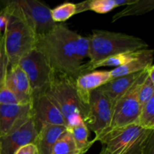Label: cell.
<instances>
[{
	"mask_svg": "<svg viewBox=\"0 0 154 154\" xmlns=\"http://www.w3.org/2000/svg\"><path fill=\"white\" fill-rule=\"evenodd\" d=\"M154 9V0H134L132 3L112 17V22H115L120 18L131 16H139L151 11Z\"/></svg>",
	"mask_w": 154,
	"mask_h": 154,
	"instance_id": "obj_18",
	"label": "cell"
},
{
	"mask_svg": "<svg viewBox=\"0 0 154 154\" xmlns=\"http://www.w3.org/2000/svg\"><path fill=\"white\" fill-rule=\"evenodd\" d=\"M31 115L37 131L47 125L66 126L61 111L45 92L32 96Z\"/></svg>",
	"mask_w": 154,
	"mask_h": 154,
	"instance_id": "obj_10",
	"label": "cell"
},
{
	"mask_svg": "<svg viewBox=\"0 0 154 154\" xmlns=\"http://www.w3.org/2000/svg\"><path fill=\"white\" fill-rule=\"evenodd\" d=\"M5 84L17 96L21 104L31 103L32 91L28 78L18 64L9 65Z\"/></svg>",
	"mask_w": 154,
	"mask_h": 154,
	"instance_id": "obj_13",
	"label": "cell"
},
{
	"mask_svg": "<svg viewBox=\"0 0 154 154\" xmlns=\"http://www.w3.org/2000/svg\"><path fill=\"white\" fill-rule=\"evenodd\" d=\"M133 1L134 0H90L89 11L103 14L109 13L116 8L127 5Z\"/></svg>",
	"mask_w": 154,
	"mask_h": 154,
	"instance_id": "obj_20",
	"label": "cell"
},
{
	"mask_svg": "<svg viewBox=\"0 0 154 154\" xmlns=\"http://www.w3.org/2000/svg\"><path fill=\"white\" fill-rule=\"evenodd\" d=\"M154 130L145 129L135 123L112 129L98 141L107 154H124L147 141Z\"/></svg>",
	"mask_w": 154,
	"mask_h": 154,
	"instance_id": "obj_6",
	"label": "cell"
},
{
	"mask_svg": "<svg viewBox=\"0 0 154 154\" xmlns=\"http://www.w3.org/2000/svg\"><path fill=\"white\" fill-rule=\"evenodd\" d=\"M45 93L61 111L67 129L86 120L88 108L78 96L74 78L54 72Z\"/></svg>",
	"mask_w": 154,
	"mask_h": 154,
	"instance_id": "obj_3",
	"label": "cell"
},
{
	"mask_svg": "<svg viewBox=\"0 0 154 154\" xmlns=\"http://www.w3.org/2000/svg\"><path fill=\"white\" fill-rule=\"evenodd\" d=\"M35 48L42 53L54 72L76 79L88 58L89 39L57 23L48 33L37 36Z\"/></svg>",
	"mask_w": 154,
	"mask_h": 154,
	"instance_id": "obj_1",
	"label": "cell"
},
{
	"mask_svg": "<svg viewBox=\"0 0 154 154\" xmlns=\"http://www.w3.org/2000/svg\"><path fill=\"white\" fill-rule=\"evenodd\" d=\"M2 35V33H0V78L2 76L3 74L6 72L9 66L7 58L5 55L4 49H3Z\"/></svg>",
	"mask_w": 154,
	"mask_h": 154,
	"instance_id": "obj_26",
	"label": "cell"
},
{
	"mask_svg": "<svg viewBox=\"0 0 154 154\" xmlns=\"http://www.w3.org/2000/svg\"><path fill=\"white\" fill-rule=\"evenodd\" d=\"M88 63H95L111 56L147 49L145 41L136 36L108 30L93 29L88 37Z\"/></svg>",
	"mask_w": 154,
	"mask_h": 154,
	"instance_id": "obj_2",
	"label": "cell"
},
{
	"mask_svg": "<svg viewBox=\"0 0 154 154\" xmlns=\"http://www.w3.org/2000/svg\"><path fill=\"white\" fill-rule=\"evenodd\" d=\"M153 59L154 51L153 49L147 48L142 50L140 55L132 61L110 71L111 78H118L146 70L153 65Z\"/></svg>",
	"mask_w": 154,
	"mask_h": 154,
	"instance_id": "obj_17",
	"label": "cell"
},
{
	"mask_svg": "<svg viewBox=\"0 0 154 154\" xmlns=\"http://www.w3.org/2000/svg\"><path fill=\"white\" fill-rule=\"evenodd\" d=\"M99 154H107V153L105 151V150H103V149H102V151L100 152V153H99Z\"/></svg>",
	"mask_w": 154,
	"mask_h": 154,
	"instance_id": "obj_30",
	"label": "cell"
},
{
	"mask_svg": "<svg viewBox=\"0 0 154 154\" xmlns=\"http://www.w3.org/2000/svg\"><path fill=\"white\" fill-rule=\"evenodd\" d=\"M147 69L135 81V84L114 104L111 123L107 132L104 135L112 129L132 124L136 121L141 111V106L138 98V90L141 83L147 75Z\"/></svg>",
	"mask_w": 154,
	"mask_h": 154,
	"instance_id": "obj_7",
	"label": "cell"
},
{
	"mask_svg": "<svg viewBox=\"0 0 154 154\" xmlns=\"http://www.w3.org/2000/svg\"><path fill=\"white\" fill-rule=\"evenodd\" d=\"M17 64L28 78L32 96L45 92L54 72L43 54L34 48L21 58Z\"/></svg>",
	"mask_w": 154,
	"mask_h": 154,
	"instance_id": "obj_8",
	"label": "cell"
},
{
	"mask_svg": "<svg viewBox=\"0 0 154 154\" xmlns=\"http://www.w3.org/2000/svg\"><path fill=\"white\" fill-rule=\"evenodd\" d=\"M51 154H82L77 148L70 132L67 129L59 138L53 147Z\"/></svg>",
	"mask_w": 154,
	"mask_h": 154,
	"instance_id": "obj_21",
	"label": "cell"
},
{
	"mask_svg": "<svg viewBox=\"0 0 154 154\" xmlns=\"http://www.w3.org/2000/svg\"><path fill=\"white\" fill-rule=\"evenodd\" d=\"M111 79L110 71H93L78 76L75 79V87L82 103L88 108L90 93Z\"/></svg>",
	"mask_w": 154,
	"mask_h": 154,
	"instance_id": "obj_12",
	"label": "cell"
},
{
	"mask_svg": "<svg viewBox=\"0 0 154 154\" xmlns=\"http://www.w3.org/2000/svg\"><path fill=\"white\" fill-rule=\"evenodd\" d=\"M8 23V17L5 12L1 9L0 10V33H2L5 29Z\"/></svg>",
	"mask_w": 154,
	"mask_h": 154,
	"instance_id": "obj_29",
	"label": "cell"
},
{
	"mask_svg": "<svg viewBox=\"0 0 154 154\" xmlns=\"http://www.w3.org/2000/svg\"><path fill=\"white\" fill-rule=\"evenodd\" d=\"M31 116V103L0 104V136L6 135Z\"/></svg>",
	"mask_w": 154,
	"mask_h": 154,
	"instance_id": "obj_14",
	"label": "cell"
},
{
	"mask_svg": "<svg viewBox=\"0 0 154 154\" xmlns=\"http://www.w3.org/2000/svg\"><path fill=\"white\" fill-rule=\"evenodd\" d=\"M5 14L8 23L2 35L3 49L8 64H17L21 58L34 49L37 36L20 18Z\"/></svg>",
	"mask_w": 154,
	"mask_h": 154,
	"instance_id": "obj_4",
	"label": "cell"
},
{
	"mask_svg": "<svg viewBox=\"0 0 154 154\" xmlns=\"http://www.w3.org/2000/svg\"><path fill=\"white\" fill-rule=\"evenodd\" d=\"M153 96H154V81L149 78L147 74L138 90V98L141 108Z\"/></svg>",
	"mask_w": 154,
	"mask_h": 154,
	"instance_id": "obj_24",
	"label": "cell"
},
{
	"mask_svg": "<svg viewBox=\"0 0 154 154\" xmlns=\"http://www.w3.org/2000/svg\"><path fill=\"white\" fill-rule=\"evenodd\" d=\"M67 129L61 125H47L39 129L34 142L38 154H51L57 141Z\"/></svg>",
	"mask_w": 154,
	"mask_h": 154,
	"instance_id": "obj_16",
	"label": "cell"
},
{
	"mask_svg": "<svg viewBox=\"0 0 154 154\" xmlns=\"http://www.w3.org/2000/svg\"><path fill=\"white\" fill-rule=\"evenodd\" d=\"M112 104L99 89L93 90L90 95L88 112L84 123L89 130L96 134L93 142L107 132L112 116Z\"/></svg>",
	"mask_w": 154,
	"mask_h": 154,
	"instance_id": "obj_9",
	"label": "cell"
},
{
	"mask_svg": "<svg viewBox=\"0 0 154 154\" xmlns=\"http://www.w3.org/2000/svg\"><path fill=\"white\" fill-rule=\"evenodd\" d=\"M14 154H38V152L36 146L33 143H31L18 149Z\"/></svg>",
	"mask_w": 154,
	"mask_h": 154,
	"instance_id": "obj_27",
	"label": "cell"
},
{
	"mask_svg": "<svg viewBox=\"0 0 154 154\" xmlns=\"http://www.w3.org/2000/svg\"><path fill=\"white\" fill-rule=\"evenodd\" d=\"M1 9L26 23L36 36L42 35L57 23L51 17L49 6L38 0H13L3 2Z\"/></svg>",
	"mask_w": 154,
	"mask_h": 154,
	"instance_id": "obj_5",
	"label": "cell"
},
{
	"mask_svg": "<svg viewBox=\"0 0 154 154\" xmlns=\"http://www.w3.org/2000/svg\"><path fill=\"white\" fill-rule=\"evenodd\" d=\"M68 130L70 132L74 141L76 144L77 148L81 153H85L94 144L93 140L92 141L89 140L90 130L83 120H81L78 123L68 129Z\"/></svg>",
	"mask_w": 154,
	"mask_h": 154,
	"instance_id": "obj_19",
	"label": "cell"
},
{
	"mask_svg": "<svg viewBox=\"0 0 154 154\" xmlns=\"http://www.w3.org/2000/svg\"><path fill=\"white\" fill-rule=\"evenodd\" d=\"M37 133L31 115L8 133L0 136V154H14L23 146L34 144Z\"/></svg>",
	"mask_w": 154,
	"mask_h": 154,
	"instance_id": "obj_11",
	"label": "cell"
},
{
	"mask_svg": "<svg viewBox=\"0 0 154 154\" xmlns=\"http://www.w3.org/2000/svg\"><path fill=\"white\" fill-rule=\"evenodd\" d=\"M90 1V0H87V1H84L75 4V6H76V13L80 14L82 13V12H85L89 11Z\"/></svg>",
	"mask_w": 154,
	"mask_h": 154,
	"instance_id": "obj_28",
	"label": "cell"
},
{
	"mask_svg": "<svg viewBox=\"0 0 154 154\" xmlns=\"http://www.w3.org/2000/svg\"><path fill=\"white\" fill-rule=\"evenodd\" d=\"M51 17L56 23L65 22L72 17L77 14L75 3L64 2L51 11Z\"/></svg>",
	"mask_w": 154,
	"mask_h": 154,
	"instance_id": "obj_23",
	"label": "cell"
},
{
	"mask_svg": "<svg viewBox=\"0 0 154 154\" xmlns=\"http://www.w3.org/2000/svg\"><path fill=\"white\" fill-rule=\"evenodd\" d=\"M146 70L137 72V73L124 75V76H120L118 78H112L106 84L99 87V89L109 99L113 107L116 101L119 98L121 97L135 84V81L142 75V74Z\"/></svg>",
	"mask_w": 154,
	"mask_h": 154,
	"instance_id": "obj_15",
	"label": "cell"
},
{
	"mask_svg": "<svg viewBox=\"0 0 154 154\" xmlns=\"http://www.w3.org/2000/svg\"><path fill=\"white\" fill-rule=\"evenodd\" d=\"M124 154H154V135L135 148Z\"/></svg>",
	"mask_w": 154,
	"mask_h": 154,
	"instance_id": "obj_25",
	"label": "cell"
},
{
	"mask_svg": "<svg viewBox=\"0 0 154 154\" xmlns=\"http://www.w3.org/2000/svg\"><path fill=\"white\" fill-rule=\"evenodd\" d=\"M134 123L145 129L154 130V96L141 107L139 115Z\"/></svg>",
	"mask_w": 154,
	"mask_h": 154,
	"instance_id": "obj_22",
	"label": "cell"
}]
</instances>
